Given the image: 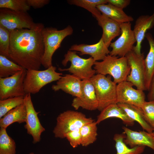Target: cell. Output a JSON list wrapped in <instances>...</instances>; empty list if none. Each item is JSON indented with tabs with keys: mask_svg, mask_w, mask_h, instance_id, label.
I'll return each instance as SVG.
<instances>
[{
	"mask_svg": "<svg viewBox=\"0 0 154 154\" xmlns=\"http://www.w3.org/2000/svg\"><path fill=\"white\" fill-rule=\"evenodd\" d=\"M14 140L7 133L6 129H0V154H16Z\"/></svg>",
	"mask_w": 154,
	"mask_h": 154,
	"instance_id": "cell-28",
	"label": "cell"
},
{
	"mask_svg": "<svg viewBox=\"0 0 154 154\" xmlns=\"http://www.w3.org/2000/svg\"><path fill=\"white\" fill-rule=\"evenodd\" d=\"M68 3L82 7L91 13L95 17L101 12L97 9L99 5L107 4L106 0H70Z\"/></svg>",
	"mask_w": 154,
	"mask_h": 154,
	"instance_id": "cell-29",
	"label": "cell"
},
{
	"mask_svg": "<svg viewBox=\"0 0 154 154\" xmlns=\"http://www.w3.org/2000/svg\"><path fill=\"white\" fill-rule=\"evenodd\" d=\"M113 117L121 119L123 123L127 126H132L134 124V121L128 116L117 103L110 105L101 111L97 117L96 122L97 124H99L106 119Z\"/></svg>",
	"mask_w": 154,
	"mask_h": 154,
	"instance_id": "cell-20",
	"label": "cell"
},
{
	"mask_svg": "<svg viewBox=\"0 0 154 154\" xmlns=\"http://www.w3.org/2000/svg\"><path fill=\"white\" fill-rule=\"evenodd\" d=\"M24 104L27 110L26 124L24 127L28 134L32 137L33 143L35 144L40 141L41 135L45 131V129L40 121L38 115L40 112H37L35 110L31 94H26L24 96Z\"/></svg>",
	"mask_w": 154,
	"mask_h": 154,
	"instance_id": "cell-12",
	"label": "cell"
},
{
	"mask_svg": "<svg viewBox=\"0 0 154 154\" xmlns=\"http://www.w3.org/2000/svg\"><path fill=\"white\" fill-rule=\"evenodd\" d=\"M49 0H27L28 5L35 9L41 8L48 4Z\"/></svg>",
	"mask_w": 154,
	"mask_h": 154,
	"instance_id": "cell-36",
	"label": "cell"
},
{
	"mask_svg": "<svg viewBox=\"0 0 154 154\" xmlns=\"http://www.w3.org/2000/svg\"><path fill=\"white\" fill-rule=\"evenodd\" d=\"M126 135L124 142L131 148L137 146H147L154 151V138L152 133L144 131H137L123 127Z\"/></svg>",
	"mask_w": 154,
	"mask_h": 154,
	"instance_id": "cell-16",
	"label": "cell"
},
{
	"mask_svg": "<svg viewBox=\"0 0 154 154\" xmlns=\"http://www.w3.org/2000/svg\"><path fill=\"white\" fill-rule=\"evenodd\" d=\"M108 3L123 9L130 4V0H106Z\"/></svg>",
	"mask_w": 154,
	"mask_h": 154,
	"instance_id": "cell-35",
	"label": "cell"
},
{
	"mask_svg": "<svg viewBox=\"0 0 154 154\" xmlns=\"http://www.w3.org/2000/svg\"><path fill=\"white\" fill-rule=\"evenodd\" d=\"M38 23L34 22L27 12H17L6 8L0 9V25L9 32L17 29L34 28Z\"/></svg>",
	"mask_w": 154,
	"mask_h": 154,
	"instance_id": "cell-8",
	"label": "cell"
},
{
	"mask_svg": "<svg viewBox=\"0 0 154 154\" xmlns=\"http://www.w3.org/2000/svg\"><path fill=\"white\" fill-rule=\"evenodd\" d=\"M24 96L10 98L0 100V119L11 110L24 104Z\"/></svg>",
	"mask_w": 154,
	"mask_h": 154,
	"instance_id": "cell-30",
	"label": "cell"
},
{
	"mask_svg": "<svg viewBox=\"0 0 154 154\" xmlns=\"http://www.w3.org/2000/svg\"><path fill=\"white\" fill-rule=\"evenodd\" d=\"M117 104L130 118L134 121L138 123L143 129L148 133H152L153 129L144 119L143 111L141 108L127 104L121 103Z\"/></svg>",
	"mask_w": 154,
	"mask_h": 154,
	"instance_id": "cell-22",
	"label": "cell"
},
{
	"mask_svg": "<svg viewBox=\"0 0 154 154\" xmlns=\"http://www.w3.org/2000/svg\"><path fill=\"white\" fill-rule=\"evenodd\" d=\"M23 68L6 56L0 55V78L11 76Z\"/></svg>",
	"mask_w": 154,
	"mask_h": 154,
	"instance_id": "cell-27",
	"label": "cell"
},
{
	"mask_svg": "<svg viewBox=\"0 0 154 154\" xmlns=\"http://www.w3.org/2000/svg\"><path fill=\"white\" fill-rule=\"evenodd\" d=\"M26 70L23 68L14 74L5 78H0V100L10 98L24 96V82Z\"/></svg>",
	"mask_w": 154,
	"mask_h": 154,
	"instance_id": "cell-10",
	"label": "cell"
},
{
	"mask_svg": "<svg viewBox=\"0 0 154 154\" xmlns=\"http://www.w3.org/2000/svg\"><path fill=\"white\" fill-rule=\"evenodd\" d=\"M44 27L43 24L38 23L34 28L10 32L8 58L26 70H39L44 52L42 35Z\"/></svg>",
	"mask_w": 154,
	"mask_h": 154,
	"instance_id": "cell-1",
	"label": "cell"
},
{
	"mask_svg": "<svg viewBox=\"0 0 154 154\" xmlns=\"http://www.w3.org/2000/svg\"><path fill=\"white\" fill-rule=\"evenodd\" d=\"M29 154H35L33 152H31Z\"/></svg>",
	"mask_w": 154,
	"mask_h": 154,
	"instance_id": "cell-39",
	"label": "cell"
},
{
	"mask_svg": "<svg viewBox=\"0 0 154 154\" xmlns=\"http://www.w3.org/2000/svg\"><path fill=\"white\" fill-rule=\"evenodd\" d=\"M121 33L119 37L111 42L110 46L112 50L109 54L119 57H124L133 50L136 40L131 29V22L120 24Z\"/></svg>",
	"mask_w": 154,
	"mask_h": 154,
	"instance_id": "cell-11",
	"label": "cell"
},
{
	"mask_svg": "<svg viewBox=\"0 0 154 154\" xmlns=\"http://www.w3.org/2000/svg\"><path fill=\"white\" fill-rule=\"evenodd\" d=\"M56 69L52 65L44 70H27L24 82L25 93L36 94L46 85L57 81L62 74L56 72Z\"/></svg>",
	"mask_w": 154,
	"mask_h": 154,
	"instance_id": "cell-5",
	"label": "cell"
},
{
	"mask_svg": "<svg viewBox=\"0 0 154 154\" xmlns=\"http://www.w3.org/2000/svg\"><path fill=\"white\" fill-rule=\"evenodd\" d=\"M130 68V72L126 81L131 83L137 89L146 90L145 67L143 53L138 54L131 50L125 56Z\"/></svg>",
	"mask_w": 154,
	"mask_h": 154,
	"instance_id": "cell-9",
	"label": "cell"
},
{
	"mask_svg": "<svg viewBox=\"0 0 154 154\" xmlns=\"http://www.w3.org/2000/svg\"><path fill=\"white\" fill-rule=\"evenodd\" d=\"M10 43V32L0 25V55L8 58Z\"/></svg>",
	"mask_w": 154,
	"mask_h": 154,
	"instance_id": "cell-32",
	"label": "cell"
},
{
	"mask_svg": "<svg viewBox=\"0 0 154 154\" xmlns=\"http://www.w3.org/2000/svg\"><path fill=\"white\" fill-rule=\"evenodd\" d=\"M94 69L97 74L110 75L117 84L126 81L130 72L126 57H119L109 54L102 61H95Z\"/></svg>",
	"mask_w": 154,
	"mask_h": 154,
	"instance_id": "cell-2",
	"label": "cell"
},
{
	"mask_svg": "<svg viewBox=\"0 0 154 154\" xmlns=\"http://www.w3.org/2000/svg\"><path fill=\"white\" fill-rule=\"evenodd\" d=\"M95 61L92 57L88 58H81L76 51L69 50L64 55V58L62 62V65L65 66L70 62L71 65L67 68H59L60 71H68L82 80L90 79L96 73L92 68Z\"/></svg>",
	"mask_w": 154,
	"mask_h": 154,
	"instance_id": "cell-7",
	"label": "cell"
},
{
	"mask_svg": "<svg viewBox=\"0 0 154 154\" xmlns=\"http://www.w3.org/2000/svg\"><path fill=\"white\" fill-rule=\"evenodd\" d=\"M146 38L149 45V52L144 59L145 67V85L148 91L152 77L154 74V39L150 33L146 34Z\"/></svg>",
	"mask_w": 154,
	"mask_h": 154,
	"instance_id": "cell-24",
	"label": "cell"
},
{
	"mask_svg": "<svg viewBox=\"0 0 154 154\" xmlns=\"http://www.w3.org/2000/svg\"><path fill=\"white\" fill-rule=\"evenodd\" d=\"M130 82L125 81L117 84V103L133 105L141 108L145 100L143 91L134 89Z\"/></svg>",
	"mask_w": 154,
	"mask_h": 154,
	"instance_id": "cell-13",
	"label": "cell"
},
{
	"mask_svg": "<svg viewBox=\"0 0 154 154\" xmlns=\"http://www.w3.org/2000/svg\"><path fill=\"white\" fill-rule=\"evenodd\" d=\"M144 119L154 129V101H145L141 108Z\"/></svg>",
	"mask_w": 154,
	"mask_h": 154,
	"instance_id": "cell-33",
	"label": "cell"
},
{
	"mask_svg": "<svg viewBox=\"0 0 154 154\" xmlns=\"http://www.w3.org/2000/svg\"><path fill=\"white\" fill-rule=\"evenodd\" d=\"M152 134L154 138V129H153V132L152 133Z\"/></svg>",
	"mask_w": 154,
	"mask_h": 154,
	"instance_id": "cell-38",
	"label": "cell"
},
{
	"mask_svg": "<svg viewBox=\"0 0 154 154\" xmlns=\"http://www.w3.org/2000/svg\"><path fill=\"white\" fill-rule=\"evenodd\" d=\"M98 25L102 29L101 37L106 44L109 47L111 41L121 34L120 24L100 13L95 17Z\"/></svg>",
	"mask_w": 154,
	"mask_h": 154,
	"instance_id": "cell-19",
	"label": "cell"
},
{
	"mask_svg": "<svg viewBox=\"0 0 154 154\" xmlns=\"http://www.w3.org/2000/svg\"><path fill=\"white\" fill-rule=\"evenodd\" d=\"M108 48L101 38L98 42L94 44H74L69 50L80 52V55H89L96 61L103 60L107 55L109 54L110 51Z\"/></svg>",
	"mask_w": 154,
	"mask_h": 154,
	"instance_id": "cell-17",
	"label": "cell"
},
{
	"mask_svg": "<svg viewBox=\"0 0 154 154\" xmlns=\"http://www.w3.org/2000/svg\"><path fill=\"white\" fill-rule=\"evenodd\" d=\"M27 110L23 104L11 110L0 119V127L6 129L15 122L19 123L25 122Z\"/></svg>",
	"mask_w": 154,
	"mask_h": 154,
	"instance_id": "cell-23",
	"label": "cell"
},
{
	"mask_svg": "<svg viewBox=\"0 0 154 154\" xmlns=\"http://www.w3.org/2000/svg\"><path fill=\"white\" fill-rule=\"evenodd\" d=\"M90 80L94 88L98 110L101 111L110 105L117 103V84L112 80L111 76L97 74Z\"/></svg>",
	"mask_w": 154,
	"mask_h": 154,
	"instance_id": "cell-4",
	"label": "cell"
},
{
	"mask_svg": "<svg viewBox=\"0 0 154 154\" xmlns=\"http://www.w3.org/2000/svg\"><path fill=\"white\" fill-rule=\"evenodd\" d=\"M94 121L92 118L87 117L81 112L67 110L57 117L56 125L53 132L55 137L64 138L67 133L80 129L84 125Z\"/></svg>",
	"mask_w": 154,
	"mask_h": 154,
	"instance_id": "cell-6",
	"label": "cell"
},
{
	"mask_svg": "<svg viewBox=\"0 0 154 154\" xmlns=\"http://www.w3.org/2000/svg\"><path fill=\"white\" fill-rule=\"evenodd\" d=\"M0 8L21 12H27L30 9L27 0H0Z\"/></svg>",
	"mask_w": 154,
	"mask_h": 154,
	"instance_id": "cell-31",
	"label": "cell"
},
{
	"mask_svg": "<svg viewBox=\"0 0 154 154\" xmlns=\"http://www.w3.org/2000/svg\"><path fill=\"white\" fill-rule=\"evenodd\" d=\"M71 146L73 148L77 147L81 144V137L80 129L69 132L65 136Z\"/></svg>",
	"mask_w": 154,
	"mask_h": 154,
	"instance_id": "cell-34",
	"label": "cell"
},
{
	"mask_svg": "<svg viewBox=\"0 0 154 154\" xmlns=\"http://www.w3.org/2000/svg\"><path fill=\"white\" fill-rule=\"evenodd\" d=\"M147 95L149 101H154V74L151 80L150 86Z\"/></svg>",
	"mask_w": 154,
	"mask_h": 154,
	"instance_id": "cell-37",
	"label": "cell"
},
{
	"mask_svg": "<svg viewBox=\"0 0 154 154\" xmlns=\"http://www.w3.org/2000/svg\"><path fill=\"white\" fill-rule=\"evenodd\" d=\"M82 80L73 74H66L62 76L51 87L54 91L61 90L75 97L80 96Z\"/></svg>",
	"mask_w": 154,
	"mask_h": 154,
	"instance_id": "cell-18",
	"label": "cell"
},
{
	"mask_svg": "<svg viewBox=\"0 0 154 154\" xmlns=\"http://www.w3.org/2000/svg\"><path fill=\"white\" fill-rule=\"evenodd\" d=\"M96 7L102 14L120 24L131 22L134 20L132 17L126 14L123 9L108 3L100 5Z\"/></svg>",
	"mask_w": 154,
	"mask_h": 154,
	"instance_id": "cell-21",
	"label": "cell"
},
{
	"mask_svg": "<svg viewBox=\"0 0 154 154\" xmlns=\"http://www.w3.org/2000/svg\"><path fill=\"white\" fill-rule=\"evenodd\" d=\"M154 26V13L151 15H142L136 20L133 32L136 40V44L133 50L138 54H141V44L147 31Z\"/></svg>",
	"mask_w": 154,
	"mask_h": 154,
	"instance_id": "cell-15",
	"label": "cell"
},
{
	"mask_svg": "<svg viewBox=\"0 0 154 154\" xmlns=\"http://www.w3.org/2000/svg\"><path fill=\"white\" fill-rule=\"evenodd\" d=\"M72 106L76 110L80 108L90 111L98 109V102L94 88L90 79L82 80L81 95L74 98Z\"/></svg>",
	"mask_w": 154,
	"mask_h": 154,
	"instance_id": "cell-14",
	"label": "cell"
},
{
	"mask_svg": "<svg viewBox=\"0 0 154 154\" xmlns=\"http://www.w3.org/2000/svg\"><path fill=\"white\" fill-rule=\"evenodd\" d=\"M125 135L116 133L114 136L113 139L115 142L116 154H141L144 152L145 146H137L129 148L124 142Z\"/></svg>",
	"mask_w": 154,
	"mask_h": 154,
	"instance_id": "cell-26",
	"label": "cell"
},
{
	"mask_svg": "<svg viewBox=\"0 0 154 154\" xmlns=\"http://www.w3.org/2000/svg\"><path fill=\"white\" fill-rule=\"evenodd\" d=\"M97 125L96 121H94L84 125L80 129L82 146H87L96 141L98 135Z\"/></svg>",
	"mask_w": 154,
	"mask_h": 154,
	"instance_id": "cell-25",
	"label": "cell"
},
{
	"mask_svg": "<svg viewBox=\"0 0 154 154\" xmlns=\"http://www.w3.org/2000/svg\"><path fill=\"white\" fill-rule=\"evenodd\" d=\"M73 33V29L70 25L61 30L52 27H44L43 29L42 35L44 52L42 60V65L45 68H47L52 66L53 54L60 47L64 39L71 35Z\"/></svg>",
	"mask_w": 154,
	"mask_h": 154,
	"instance_id": "cell-3",
	"label": "cell"
}]
</instances>
